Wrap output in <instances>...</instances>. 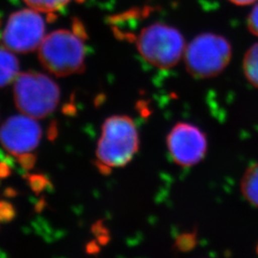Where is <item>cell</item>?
Masks as SVG:
<instances>
[{"label": "cell", "instance_id": "cell-20", "mask_svg": "<svg viewBox=\"0 0 258 258\" xmlns=\"http://www.w3.org/2000/svg\"><path fill=\"white\" fill-rule=\"evenodd\" d=\"M229 1H231V3L238 5V6H246V5L252 4L256 0H229Z\"/></svg>", "mask_w": 258, "mask_h": 258}, {"label": "cell", "instance_id": "cell-4", "mask_svg": "<svg viewBox=\"0 0 258 258\" xmlns=\"http://www.w3.org/2000/svg\"><path fill=\"white\" fill-rule=\"evenodd\" d=\"M232 55L231 43L222 36L205 33L189 42L184 50L186 70L195 79L216 77L230 63Z\"/></svg>", "mask_w": 258, "mask_h": 258}, {"label": "cell", "instance_id": "cell-12", "mask_svg": "<svg viewBox=\"0 0 258 258\" xmlns=\"http://www.w3.org/2000/svg\"><path fill=\"white\" fill-rule=\"evenodd\" d=\"M30 8L41 13H54L65 7L70 0H24Z\"/></svg>", "mask_w": 258, "mask_h": 258}, {"label": "cell", "instance_id": "cell-1", "mask_svg": "<svg viewBox=\"0 0 258 258\" xmlns=\"http://www.w3.org/2000/svg\"><path fill=\"white\" fill-rule=\"evenodd\" d=\"M138 130L128 116L115 115L102 124V135L96 149L97 164L103 173L126 166L138 152Z\"/></svg>", "mask_w": 258, "mask_h": 258}, {"label": "cell", "instance_id": "cell-17", "mask_svg": "<svg viewBox=\"0 0 258 258\" xmlns=\"http://www.w3.org/2000/svg\"><path fill=\"white\" fill-rule=\"evenodd\" d=\"M248 28L249 32L258 37V4L251 10L248 18Z\"/></svg>", "mask_w": 258, "mask_h": 258}, {"label": "cell", "instance_id": "cell-7", "mask_svg": "<svg viewBox=\"0 0 258 258\" xmlns=\"http://www.w3.org/2000/svg\"><path fill=\"white\" fill-rule=\"evenodd\" d=\"M166 146L178 166L188 167L202 161L208 150V141L201 129L188 122H179L168 133Z\"/></svg>", "mask_w": 258, "mask_h": 258}, {"label": "cell", "instance_id": "cell-2", "mask_svg": "<svg viewBox=\"0 0 258 258\" xmlns=\"http://www.w3.org/2000/svg\"><path fill=\"white\" fill-rule=\"evenodd\" d=\"M38 57L44 68L57 77L82 73L85 68L83 37L74 31H55L43 38Z\"/></svg>", "mask_w": 258, "mask_h": 258}, {"label": "cell", "instance_id": "cell-14", "mask_svg": "<svg viewBox=\"0 0 258 258\" xmlns=\"http://www.w3.org/2000/svg\"><path fill=\"white\" fill-rule=\"evenodd\" d=\"M27 178L29 185L35 194H39L42 192L48 185H50V182L45 176L33 174L28 176Z\"/></svg>", "mask_w": 258, "mask_h": 258}, {"label": "cell", "instance_id": "cell-10", "mask_svg": "<svg viewBox=\"0 0 258 258\" xmlns=\"http://www.w3.org/2000/svg\"><path fill=\"white\" fill-rule=\"evenodd\" d=\"M18 58L0 47V87L9 84L19 73Z\"/></svg>", "mask_w": 258, "mask_h": 258}, {"label": "cell", "instance_id": "cell-13", "mask_svg": "<svg viewBox=\"0 0 258 258\" xmlns=\"http://www.w3.org/2000/svg\"><path fill=\"white\" fill-rule=\"evenodd\" d=\"M197 244V235L194 232H185L180 234L175 240L174 249L181 252L192 250Z\"/></svg>", "mask_w": 258, "mask_h": 258}, {"label": "cell", "instance_id": "cell-3", "mask_svg": "<svg viewBox=\"0 0 258 258\" xmlns=\"http://www.w3.org/2000/svg\"><path fill=\"white\" fill-rule=\"evenodd\" d=\"M136 44L140 55L147 62L164 70L177 65L185 50L184 38L180 31L161 22L144 28Z\"/></svg>", "mask_w": 258, "mask_h": 258}, {"label": "cell", "instance_id": "cell-15", "mask_svg": "<svg viewBox=\"0 0 258 258\" xmlns=\"http://www.w3.org/2000/svg\"><path fill=\"white\" fill-rule=\"evenodd\" d=\"M16 209L7 201H0V223L13 221L16 217Z\"/></svg>", "mask_w": 258, "mask_h": 258}, {"label": "cell", "instance_id": "cell-21", "mask_svg": "<svg viewBox=\"0 0 258 258\" xmlns=\"http://www.w3.org/2000/svg\"><path fill=\"white\" fill-rule=\"evenodd\" d=\"M4 195L8 198H13V197H16L18 195V191L12 187H8L4 190Z\"/></svg>", "mask_w": 258, "mask_h": 258}, {"label": "cell", "instance_id": "cell-18", "mask_svg": "<svg viewBox=\"0 0 258 258\" xmlns=\"http://www.w3.org/2000/svg\"><path fill=\"white\" fill-rule=\"evenodd\" d=\"M12 174L10 166L5 162H0V178H7Z\"/></svg>", "mask_w": 258, "mask_h": 258}, {"label": "cell", "instance_id": "cell-5", "mask_svg": "<svg viewBox=\"0 0 258 258\" xmlns=\"http://www.w3.org/2000/svg\"><path fill=\"white\" fill-rule=\"evenodd\" d=\"M15 102L20 112L36 119H42L55 110L60 92L56 83L45 75L27 72L16 81Z\"/></svg>", "mask_w": 258, "mask_h": 258}, {"label": "cell", "instance_id": "cell-19", "mask_svg": "<svg viewBox=\"0 0 258 258\" xmlns=\"http://www.w3.org/2000/svg\"><path fill=\"white\" fill-rule=\"evenodd\" d=\"M56 136H57V127L55 122H52V124L49 126V130H48V138L53 141L56 138Z\"/></svg>", "mask_w": 258, "mask_h": 258}, {"label": "cell", "instance_id": "cell-9", "mask_svg": "<svg viewBox=\"0 0 258 258\" xmlns=\"http://www.w3.org/2000/svg\"><path fill=\"white\" fill-rule=\"evenodd\" d=\"M241 192L250 205L258 208V163L245 171L241 179Z\"/></svg>", "mask_w": 258, "mask_h": 258}, {"label": "cell", "instance_id": "cell-11", "mask_svg": "<svg viewBox=\"0 0 258 258\" xmlns=\"http://www.w3.org/2000/svg\"><path fill=\"white\" fill-rule=\"evenodd\" d=\"M243 72L248 82L258 88V43L250 47L245 54Z\"/></svg>", "mask_w": 258, "mask_h": 258}, {"label": "cell", "instance_id": "cell-8", "mask_svg": "<svg viewBox=\"0 0 258 258\" xmlns=\"http://www.w3.org/2000/svg\"><path fill=\"white\" fill-rule=\"evenodd\" d=\"M41 136L40 125L30 116L11 117L0 128L1 145L16 156L37 148Z\"/></svg>", "mask_w": 258, "mask_h": 258}, {"label": "cell", "instance_id": "cell-6", "mask_svg": "<svg viewBox=\"0 0 258 258\" xmlns=\"http://www.w3.org/2000/svg\"><path fill=\"white\" fill-rule=\"evenodd\" d=\"M44 31V20L37 11L21 10L8 19L3 32V43L14 52L30 53L41 44Z\"/></svg>", "mask_w": 258, "mask_h": 258}, {"label": "cell", "instance_id": "cell-22", "mask_svg": "<svg viewBox=\"0 0 258 258\" xmlns=\"http://www.w3.org/2000/svg\"><path fill=\"white\" fill-rule=\"evenodd\" d=\"M44 206H45V202H44V200H40L38 203L35 206V210H36V212H40L42 210H43V208H44Z\"/></svg>", "mask_w": 258, "mask_h": 258}, {"label": "cell", "instance_id": "cell-23", "mask_svg": "<svg viewBox=\"0 0 258 258\" xmlns=\"http://www.w3.org/2000/svg\"><path fill=\"white\" fill-rule=\"evenodd\" d=\"M257 252H258V247H257Z\"/></svg>", "mask_w": 258, "mask_h": 258}, {"label": "cell", "instance_id": "cell-16", "mask_svg": "<svg viewBox=\"0 0 258 258\" xmlns=\"http://www.w3.org/2000/svg\"><path fill=\"white\" fill-rule=\"evenodd\" d=\"M37 162V157L34 154H31L29 152L20 154L19 156V164L21 168H24L26 170L32 169Z\"/></svg>", "mask_w": 258, "mask_h": 258}]
</instances>
